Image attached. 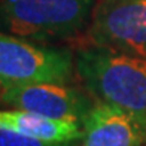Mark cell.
<instances>
[{
  "mask_svg": "<svg viewBox=\"0 0 146 146\" xmlns=\"http://www.w3.org/2000/svg\"><path fill=\"white\" fill-rule=\"evenodd\" d=\"M75 69L90 94L146 122V60L108 48L79 49Z\"/></svg>",
  "mask_w": 146,
  "mask_h": 146,
  "instance_id": "obj_1",
  "label": "cell"
},
{
  "mask_svg": "<svg viewBox=\"0 0 146 146\" xmlns=\"http://www.w3.org/2000/svg\"><path fill=\"white\" fill-rule=\"evenodd\" d=\"M94 11V0H0V33L31 42L78 35Z\"/></svg>",
  "mask_w": 146,
  "mask_h": 146,
  "instance_id": "obj_2",
  "label": "cell"
},
{
  "mask_svg": "<svg viewBox=\"0 0 146 146\" xmlns=\"http://www.w3.org/2000/svg\"><path fill=\"white\" fill-rule=\"evenodd\" d=\"M75 69V58L64 48L0 33V87L55 82L67 84Z\"/></svg>",
  "mask_w": 146,
  "mask_h": 146,
  "instance_id": "obj_3",
  "label": "cell"
},
{
  "mask_svg": "<svg viewBox=\"0 0 146 146\" xmlns=\"http://www.w3.org/2000/svg\"><path fill=\"white\" fill-rule=\"evenodd\" d=\"M91 17L94 46L146 60V0H100Z\"/></svg>",
  "mask_w": 146,
  "mask_h": 146,
  "instance_id": "obj_4",
  "label": "cell"
},
{
  "mask_svg": "<svg viewBox=\"0 0 146 146\" xmlns=\"http://www.w3.org/2000/svg\"><path fill=\"white\" fill-rule=\"evenodd\" d=\"M0 102L12 109L33 112L58 121H75L82 125L94 106L81 90L55 82L2 88Z\"/></svg>",
  "mask_w": 146,
  "mask_h": 146,
  "instance_id": "obj_5",
  "label": "cell"
},
{
  "mask_svg": "<svg viewBox=\"0 0 146 146\" xmlns=\"http://www.w3.org/2000/svg\"><path fill=\"white\" fill-rule=\"evenodd\" d=\"M146 122L108 103H94L84 121L82 146H143Z\"/></svg>",
  "mask_w": 146,
  "mask_h": 146,
  "instance_id": "obj_6",
  "label": "cell"
},
{
  "mask_svg": "<svg viewBox=\"0 0 146 146\" xmlns=\"http://www.w3.org/2000/svg\"><path fill=\"white\" fill-rule=\"evenodd\" d=\"M0 127L51 143L73 145L84 137V125L75 121H58L27 110H0Z\"/></svg>",
  "mask_w": 146,
  "mask_h": 146,
  "instance_id": "obj_7",
  "label": "cell"
},
{
  "mask_svg": "<svg viewBox=\"0 0 146 146\" xmlns=\"http://www.w3.org/2000/svg\"><path fill=\"white\" fill-rule=\"evenodd\" d=\"M0 146H72L64 143H51L39 139L19 134L17 131L0 127Z\"/></svg>",
  "mask_w": 146,
  "mask_h": 146,
  "instance_id": "obj_8",
  "label": "cell"
},
{
  "mask_svg": "<svg viewBox=\"0 0 146 146\" xmlns=\"http://www.w3.org/2000/svg\"><path fill=\"white\" fill-rule=\"evenodd\" d=\"M0 94H2V87H0Z\"/></svg>",
  "mask_w": 146,
  "mask_h": 146,
  "instance_id": "obj_9",
  "label": "cell"
}]
</instances>
